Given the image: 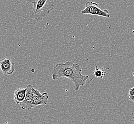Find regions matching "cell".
<instances>
[{
	"label": "cell",
	"instance_id": "cell-1",
	"mask_svg": "<svg viewBox=\"0 0 134 124\" xmlns=\"http://www.w3.org/2000/svg\"><path fill=\"white\" fill-rule=\"evenodd\" d=\"M80 65L70 61L64 63H59L54 65L52 70V80H57L60 78H65L70 80L75 85V90L77 92L80 86L86 85L88 75H83Z\"/></svg>",
	"mask_w": 134,
	"mask_h": 124
},
{
	"label": "cell",
	"instance_id": "cell-2",
	"mask_svg": "<svg viewBox=\"0 0 134 124\" xmlns=\"http://www.w3.org/2000/svg\"><path fill=\"white\" fill-rule=\"evenodd\" d=\"M33 4V8L30 12V18L41 21L46 18L54 9L55 3L51 0H23Z\"/></svg>",
	"mask_w": 134,
	"mask_h": 124
},
{
	"label": "cell",
	"instance_id": "cell-3",
	"mask_svg": "<svg viewBox=\"0 0 134 124\" xmlns=\"http://www.w3.org/2000/svg\"><path fill=\"white\" fill-rule=\"evenodd\" d=\"M81 13L82 14L98 16L106 18L110 17V14L107 9L102 10L98 3L92 1H88L86 3L85 8L81 11Z\"/></svg>",
	"mask_w": 134,
	"mask_h": 124
},
{
	"label": "cell",
	"instance_id": "cell-4",
	"mask_svg": "<svg viewBox=\"0 0 134 124\" xmlns=\"http://www.w3.org/2000/svg\"><path fill=\"white\" fill-rule=\"evenodd\" d=\"M27 91L26 95L24 100L20 104L21 109L23 110H31L32 107V102L34 99V89L33 85H28L26 87Z\"/></svg>",
	"mask_w": 134,
	"mask_h": 124
},
{
	"label": "cell",
	"instance_id": "cell-5",
	"mask_svg": "<svg viewBox=\"0 0 134 124\" xmlns=\"http://www.w3.org/2000/svg\"><path fill=\"white\" fill-rule=\"evenodd\" d=\"M34 99L32 102L33 108L40 105H47L48 99L49 98L48 93L47 92H44L41 94L40 92V91L35 89L34 88Z\"/></svg>",
	"mask_w": 134,
	"mask_h": 124
},
{
	"label": "cell",
	"instance_id": "cell-6",
	"mask_svg": "<svg viewBox=\"0 0 134 124\" xmlns=\"http://www.w3.org/2000/svg\"><path fill=\"white\" fill-rule=\"evenodd\" d=\"M0 69L3 75H12L15 72L14 63L9 58H3L0 61Z\"/></svg>",
	"mask_w": 134,
	"mask_h": 124
},
{
	"label": "cell",
	"instance_id": "cell-7",
	"mask_svg": "<svg viewBox=\"0 0 134 124\" xmlns=\"http://www.w3.org/2000/svg\"><path fill=\"white\" fill-rule=\"evenodd\" d=\"M26 88H19L16 89L14 93V99L16 103L20 105L23 102L25 98L26 95Z\"/></svg>",
	"mask_w": 134,
	"mask_h": 124
},
{
	"label": "cell",
	"instance_id": "cell-8",
	"mask_svg": "<svg viewBox=\"0 0 134 124\" xmlns=\"http://www.w3.org/2000/svg\"><path fill=\"white\" fill-rule=\"evenodd\" d=\"M109 69V68H106L105 69H104V67H102L101 69L99 68L98 66H96L95 69L94 70V71L93 72V74H94V76L93 78H92L91 79V80L88 82L87 85H88L90 82H91V81H92V80L93 79V78L94 77L97 78H100L101 79H103L104 76H105V75H107V73L106 72V71L107 70H108Z\"/></svg>",
	"mask_w": 134,
	"mask_h": 124
},
{
	"label": "cell",
	"instance_id": "cell-9",
	"mask_svg": "<svg viewBox=\"0 0 134 124\" xmlns=\"http://www.w3.org/2000/svg\"><path fill=\"white\" fill-rule=\"evenodd\" d=\"M129 98L130 101L134 102V86L129 91Z\"/></svg>",
	"mask_w": 134,
	"mask_h": 124
},
{
	"label": "cell",
	"instance_id": "cell-10",
	"mask_svg": "<svg viewBox=\"0 0 134 124\" xmlns=\"http://www.w3.org/2000/svg\"><path fill=\"white\" fill-rule=\"evenodd\" d=\"M133 120H134V113H133Z\"/></svg>",
	"mask_w": 134,
	"mask_h": 124
},
{
	"label": "cell",
	"instance_id": "cell-11",
	"mask_svg": "<svg viewBox=\"0 0 134 124\" xmlns=\"http://www.w3.org/2000/svg\"><path fill=\"white\" fill-rule=\"evenodd\" d=\"M132 75H133V76H134V72L133 73V74H132Z\"/></svg>",
	"mask_w": 134,
	"mask_h": 124
}]
</instances>
